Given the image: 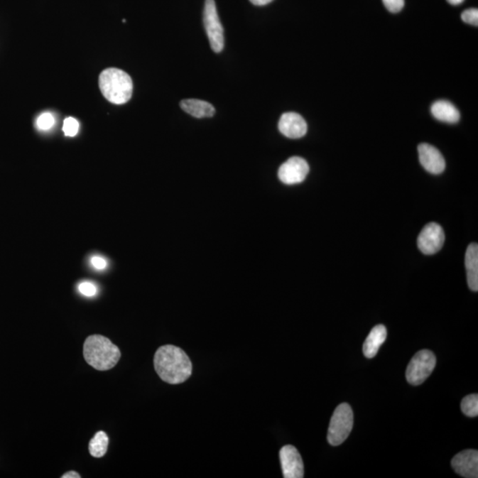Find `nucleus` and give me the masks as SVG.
I'll return each mask as SVG.
<instances>
[{
    "mask_svg": "<svg viewBox=\"0 0 478 478\" xmlns=\"http://www.w3.org/2000/svg\"><path fill=\"white\" fill-rule=\"evenodd\" d=\"M55 125V117L51 113H44L39 116L37 120V126L40 131H49Z\"/></svg>",
    "mask_w": 478,
    "mask_h": 478,
    "instance_id": "19",
    "label": "nucleus"
},
{
    "mask_svg": "<svg viewBox=\"0 0 478 478\" xmlns=\"http://www.w3.org/2000/svg\"><path fill=\"white\" fill-rule=\"evenodd\" d=\"M354 426V413L349 405L342 403L336 408L330 420L328 442L333 447L343 443L349 436Z\"/></svg>",
    "mask_w": 478,
    "mask_h": 478,
    "instance_id": "4",
    "label": "nucleus"
},
{
    "mask_svg": "<svg viewBox=\"0 0 478 478\" xmlns=\"http://www.w3.org/2000/svg\"><path fill=\"white\" fill-rule=\"evenodd\" d=\"M204 24L211 48L214 53H221L224 48V31L219 19L214 0H206L205 2Z\"/></svg>",
    "mask_w": 478,
    "mask_h": 478,
    "instance_id": "6",
    "label": "nucleus"
},
{
    "mask_svg": "<svg viewBox=\"0 0 478 478\" xmlns=\"http://www.w3.org/2000/svg\"><path fill=\"white\" fill-rule=\"evenodd\" d=\"M387 337V330L382 325L374 327L363 344V354L369 359L376 357Z\"/></svg>",
    "mask_w": 478,
    "mask_h": 478,
    "instance_id": "14",
    "label": "nucleus"
},
{
    "mask_svg": "<svg viewBox=\"0 0 478 478\" xmlns=\"http://www.w3.org/2000/svg\"><path fill=\"white\" fill-rule=\"evenodd\" d=\"M462 19L465 23L477 26L478 25V10L477 9H470L465 10L462 13Z\"/></svg>",
    "mask_w": 478,
    "mask_h": 478,
    "instance_id": "22",
    "label": "nucleus"
},
{
    "mask_svg": "<svg viewBox=\"0 0 478 478\" xmlns=\"http://www.w3.org/2000/svg\"><path fill=\"white\" fill-rule=\"evenodd\" d=\"M452 467L460 476L466 478H477L478 452L470 449V450L459 452L452 458Z\"/></svg>",
    "mask_w": 478,
    "mask_h": 478,
    "instance_id": "11",
    "label": "nucleus"
},
{
    "mask_svg": "<svg viewBox=\"0 0 478 478\" xmlns=\"http://www.w3.org/2000/svg\"><path fill=\"white\" fill-rule=\"evenodd\" d=\"M467 280L470 290H478V246L477 243L470 244L465 254Z\"/></svg>",
    "mask_w": 478,
    "mask_h": 478,
    "instance_id": "13",
    "label": "nucleus"
},
{
    "mask_svg": "<svg viewBox=\"0 0 478 478\" xmlns=\"http://www.w3.org/2000/svg\"><path fill=\"white\" fill-rule=\"evenodd\" d=\"M309 173V166L300 157H292L280 167L278 178L285 185H293L304 181Z\"/></svg>",
    "mask_w": 478,
    "mask_h": 478,
    "instance_id": "8",
    "label": "nucleus"
},
{
    "mask_svg": "<svg viewBox=\"0 0 478 478\" xmlns=\"http://www.w3.org/2000/svg\"><path fill=\"white\" fill-rule=\"evenodd\" d=\"M84 357L89 366L100 371L113 369L119 362V347L102 335H92L86 339L84 344Z\"/></svg>",
    "mask_w": 478,
    "mask_h": 478,
    "instance_id": "2",
    "label": "nucleus"
},
{
    "mask_svg": "<svg viewBox=\"0 0 478 478\" xmlns=\"http://www.w3.org/2000/svg\"><path fill=\"white\" fill-rule=\"evenodd\" d=\"M99 84L103 96L111 103L122 105L131 99L132 79L119 68L110 67L104 70L99 75Z\"/></svg>",
    "mask_w": 478,
    "mask_h": 478,
    "instance_id": "3",
    "label": "nucleus"
},
{
    "mask_svg": "<svg viewBox=\"0 0 478 478\" xmlns=\"http://www.w3.org/2000/svg\"><path fill=\"white\" fill-rule=\"evenodd\" d=\"M182 109L187 114L195 118L212 117L215 109L210 103L200 99H185L180 103Z\"/></svg>",
    "mask_w": 478,
    "mask_h": 478,
    "instance_id": "16",
    "label": "nucleus"
},
{
    "mask_svg": "<svg viewBox=\"0 0 478 478\" xmlns=\"http://www.w3.org/2000/svg\"><path fill=\"white\" fill-rule=\"evenodd\" d=\"M418 153L420 164L429 173L440 175L445 170L444 157L436 147L429 143H420L418 146Z\"/></svg>",
    "mask_w": 478,
    "mask_h": 478,
    "instance_id": "10",
    "label": "nucleus"
},
{
    "mask_svg": "<svg viewBox=\"0 0 478 478\" xmlns=\"http://www.w3.org/2000/svg\"><path fill=\"white\" fill-rule=\"evenodd\" d=\"M283 475L285 478L304 477V465L299 451L292 445L282 447L279 452Z\"/></svg>",
    "mask_w": 478,
    "mask_h": 478,
    "instance_id": "9",
    "label": "nucleus"
},
{
    "mask_svg": "<svg viewBox=\"0 0 478 478\" xmlns=\"http://www.w3.org/2000/svg\"><path fill=\"white\" fill-rule=\"evenodd\" d=\"M445 242L444 229L435 222L424 226L418 239V248L423 254L431 255L438 253Z\"/></svg>",
    "mask_w": 478,
    "mask_h": 478,
    "instance_id": "7",
    "label": "nucleus"
},
{
    "mask_svg": "<svg viewBox=\"0 0 478 478\" xmlns=\"http://www.w3.org/2000/svg\"><path fill=\"white\" fill-rule=\"evenodd\" d=\"M79 131V122L73 117H67L64 121L63 131L67 136H77Z\"/></svg>",
    "mask_w": 478,
    "mask_h": 478,
    "instance_id": "20",
    "label": "nucleus"
},
{
    "mask_svg": "<svg viewBox=\"0 0 478 478\" xmlns=\"http://www.w3.org/2000/svg\"><path fill=\"white\" fill-rule=\"evenodd\" d=\"M154 369L161 380L170 384L185 383L192 374V363L181 348L166 344L156 351Z\"/></svg>",
    "mask_w": 478,
    "mask_h": 478,
    "instance_id": "1",
    "label": "nucleus"
},
{
    "mask_svg": "<svg viewBox=\"0 0 478 478\" xmlns=\"http://www.w3.org/2000/svg\"><path fill=\"white\" fill-rule=\"evenodd\" d=\"M79 292L85 297H94L98 293V288L91 282H82L78 286Z\"/></svg>",
    "mask_w": 478,
    "mask_h": 478,
    "instance_id": "21",
    "label": "nucleus"
},
{
    "mask_svg": "<svg viewBox=\"0 0 478 478\" xmlns=\"http://www.w3.org/2000/svg\"><path fill=\"white\" fill-rule=\"evenodd\" d=\"M448 3H450L451 5H460V4H462L465 0H447Z\"/></svg>",
    "mask_w": 478,
    "mask_h": 478,
    "instance_id": "27",
    "label": "nucleus"
},
{
    "mask_svg": "<svg viewBox=\"0 0 478 478\" xmlns=\"http://www.w3.org/2000/svg\"><path fill=\"white\" fill-rule=\"evenodd\" d=\"M109 438L104 431H99L95 434L89 443V451L93 457L102 458L107 454L109 448Z\"/></svg>",
    "mask_w": 478,
    "mask_h": 478,
    "instance_id": "17",
    "label": "nucleus"
},
{
    "mask_svg": "<svg viewBox=\"0 0 478 478\" xmlns=\"http://www.w3.org/2000/svg\"><path fill=\"white\" fill-rule=\"evenodd\" d=\"M278 129L286 138L297 139L307 134L308 125L300 114L290 112L280 118Z\"/></svg>",
    "mask_w": 478,
    "mask_h": 478,
    "instance_id": "12",
    "label": "nucleus"
},
{
    "mask_svg": "<svg viewBox=\"0 0 478 478\" xmlns=\"http://www.w3.org/2000/svg\"><path fill=\"white\" fill-rule=\"evenodd\" d=\"M255 6H265L273 1V0H250Z\"/></svg>",
    "mask_w": 478,
    "mask_h": 478,
    "instance_id": "25",
    "label": "nucleus"
},
{
    "mask_svg": "<svg viewBox=\"0 0 478 478\" xmlns=\"http://www.w3.org/2000/svg\"><path fill=\"white\" fill-rule=\"evenodd\" d=\"M437 359L433 352L422 350L411 359L408 366L406 376L408 382L413 386L423 384L433 372Z\"/></svg>",
    "mask_w": 478,
    "mask_h": 478,
    "instance_id": "5",
    "label": "nucleus"
},
{
    "mask_svg": "<svg viewBox=\"0 0 478 478\" xmlns=\"http://www.w3.org/2000/svg\"><path fill=\"white\" fill-rule=\"evenodd\" d=\"M431 114L437 120L447 122V124H456L460 121V112L451 102L447 100H438L431 106Z\"/></svg>",
    "mask_w": 478,
    "mask_h": 478,
    "instance_id": "15",
    "label": "nucleus"
},
{
    "mask_svg": "<svg viewBox=\"0 0 478 478\" xmlns=\"http://www.w3.org/2000/svg\"><path fill=\"white\" fill-rule=\"evenodd\" d=\"M383 2L391 13L401 12L405 5V0H383Z\"/></svg>",
    "mask_w": 478,
    "mask_h": 478,
    "instance_id": "23",
    "label": "nucleus"
},
{
    "mask_svg": "<svg viewBox=\"0 0 478 478\" xmlns=\"http://www.w3.org/2000/svg\"><path fill=\"white\" fill-rule=\"evenodd\" d=\"M61 477H63V478H80L81 476L79 475V474L77 473V472H67V473L65 474V475H63Z\"/></svg>",
    "mask_w": 478,
    "mask_h": 478,
    "instance_id": "26",
    "label": "nucleus"
},
{
    "mask_svg": "<svg viewBox=\"0 0 478 478\" xmlns=\"http://www.w3.org/2000/svg\"><path fill=\"white\" fill-rule=\"evenodd\" d=\"M91 264L97 271H103L107 268V262L103 257L95 255L91 258Z\"/></svg>",
    "mask_w": 478,
    "mask_h": 478,
    "instance_id": "24",
    "label": "nucleus"
},
{
    "mask_svg": "<svg viewBox=\"0 0 478 478\" xmlns=\"http://www.w3.org/2000/svg\"><path fill=\"white\" fill-rule=\"evenodd\" d=\"M463 414L469 418H477L478 415V395L470 394L463 398L461 404Z\"/></svg>",
    "mask_w": 478,
    "mask_h": 478,
    "instance_id": "18",
    "label": "nucleus"
}]
</instances>
